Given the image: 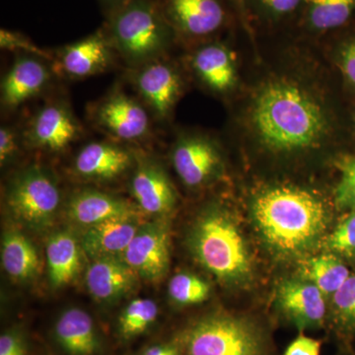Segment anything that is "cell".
<instances>
[{
    "mask_svg": "<svg viewBox=\"0 0 355 355\" xmlns=\"http://www.w3.org/2000/svg\"><path fill=\"white\" fill-rule=\"evenodd\" d=\"M137 211H140L137 205L125 198L92 189L74 193L67 202L69 218L87 227L114 217Z\"/></svg>",
    "mask_w": 355,
    "mask_h": 355,
    "instance_id": "21",
    "label": "cell"
},
{
    "mask_svg": "<svg viewBox=\"0 0 355 355\" xmlns=\"http://www.w3.org/2000/svg\"><path fill=\"white\" fill-rule=\"evenodd\" d=\"M102 1L103 3L107 6V8H108L112 13H114V11L121 8L123 4L127 3L128 0H102Z\"/></svg>",
    "mask_w": 355,
    "mask_h": 355,
    "instance_id": "39",
    "label": "cell"
},
{
    "mask_svg": "<svg viewBox=\"0 0 355 355\" xmlns=\"http://www.w3.org/2000/svg\"><path fill=\"white\" fill-rule=\"evenodd\" d=\"M6 355H26V347L24 345V347H20L19 349L15 350V352Z\"/></svg>",
    "mask_w": 355,
    "mask_h": 355,
    "instance_id": "40",
    "label": "cell"
},
{
    "mask_svg": "<svg viewBox=\"0 0 355 355\" xmlns=\"http://www.w3.org/2000/svg\"><path fill=\"white\" fill-rule=\"evenodd\" d=\"M275 303L280 313L299 329L319 328L326 320V296L304 277L280 282Z\"/></svg>",
    "mask_w": 355,
    "mask_h": 355,
    "instance_id": "13",
    "label": "cell"
},
{
    "mask_svg": "<svg viewBox=\"0 0 355 355\" xmlns=\"http://www.w3.org/2000/svg\"><path fill=\"white\" fill-rule=\"evenodd\" d=\"M305 24L311 32L340 29L355 17V0H305Z\"/></svg>",
    "mask_w": 355,
    "mask_h": 355,
    "instance_id": "25",
    "label": "cell"
},
{
    "mask_svg": "<svg viewBox=\"0 0 355 355\" xmlns=\"http://www.w3.org/2000/svg\"><path fill=\"white\" fill-rule=\"evenodd\" d=\"M108 37L130 69L163 58L171 46L173 27L149 0H128L112 13Z\"/></svg>",
    "mask_w": 355,
    "mask_h": 355,
    "instance_id": "4",
    "label": "cell"
},
{
    "mask_svg": "<svg viewBox=\"0 0 355 355\" xmlns=\"http://www.w3.org/2000/svg\"><path fill=\"white\" fill-rule=\"evenodd\" d=\"M188 355H266L258 324L246 317L216 313L198 320L184 338Z\"/></svg>",
    "mask_w": 355,
    "mask_h": 355,
    "instance_id": "5",
    "label": "cell"
},
{
    "mask_svg": "<svg viewBox=\"0 0 355 355\" xmlns=\"http://www.w3.org/2000/svg\"><path fill=\"white\" fill-rule=\"evenodd\" d=\"M166 12L172 27L191 38L214 34L225 22L219 0H167Z\"/></svg>",
    "mask_w": 355,
    "mask_h": 355,
    "instance_id": "19",
    "label": "cell"
},
{
    "mask_svg": "<svg viewBox=\"0 0 355 355\" xmlns=\"http://www.w3.org/2000/svg\"><path fill=\"white\" fill-rule=\"evenodd\" d=\"M324 247L328 253L340 258H355V210H352L335 230L324 239Z\"/></svg>",
    "mask_w": 355,
    "mask_h": 355,
    "instance_id": "30",
    "label": "cell"
},
{
    "mask_svg": "<svg viewBox=\"0 0 355 355\" xmlns=\"http://www.w3.org/2000/svg\"><path fill=\"white\" fill-rule=\"evenodd\" d=\"M137 157L125 147L114 142L95 141L77 153L73 171L89 181L110 182L123 176L135 167Z\"/></svg>",
    "mask_w": 355,
    "mask_h": 355,
    "instance_id": "15",
    "label": "cell"
},
{
    "mask_svg": "<svg viewBox=\"0 0 355 355\" xmlns=\"http://www.w3.org/2000/svg\"><path fill=\"white\" fill-rule=\"evenodd\" d=\"M144 355H181L177 347L172 345H155L146 350Z\"/></svg>",
    "mask_w": 355,
    "mask_h": 355,
    "instance_id": "37",
    "label": "cell"
},
{
    "mask_svg": "<svg viewBox=\"0 0 355 355\" xmlns=\"http://www.w3.org/2000/svg\"><path fill=\"white\" fill-rule=\"evenodd\" d=\"M340 182L335 190L336 207L343 210H355V156L338 161Z\"/></svg>",
    "mask_w": 355,
    "mask_h": 355,
    "instance_id": "31",
    "label": "cell"
},
{
    "mask_svg": "<svg viewBox=\"0 0 355 355\" xmlns=\"http://www.w3.org/2000/svg\"><path fill=\"white\" fill-rule=\"evenodd\" d=\"M331 316L336 326L345 334H355V272L331 296Z\"/></svg>",
    "mask_w": 355,
    "mask_h": 355,
    "instance_id": "29",
    "label": "cell"
},
{
    "mask_svg": "<svg viewBox=\"0 0 355 355\" xmlns=\"http://www.w3.org/2000/svg\"><path fill=\"white\" fill-rule=\"evenodd\" d=\"M139 212L114 217L88 227L81 245L89 258L121 257L144 223Z\"/></svg>",
    "mask_w": 355,
    "mask_h": 355,
    "instance_id": "18",
    "label": "cell"
},
{
    "mask_svg": "<svg viewBox=\"0 0 355 355\" xmlns=\"http://www.w3.org/2000/svg\"><path fill=\"white\" fill-rule=\"evenodd\" d=\"M250 216L266 249L282 260H295L324 241L329 203L321 193L288 183L268 184L254 191Z\"/></svg>",
    "mask_w": 355,
    "mask_h": 355,
    "instance_id": "2",
    "label": "cell"
},
{
    "mask_svg": "<svg viewBox=\"0 0 355 355\" xmlns=\"http://www.w3.org/2000/svg\"><path fill=\"white\" fill-rule=\"evenodd\" d=\"M191 67L198 81L214 94H230L237 87L239 76L235 57L225 44L200 46L191 55Z\"/></svg>",
    "mask_w": 355,
    "mask_h": 355,
    "instance_id": "17",
    "label": "cell"
},
{
    "mask_svg": "<svg viewBox=\"0 0 355 355\" xmlns=\"http://www.w3.org/2000/svg\"><path fill=\"white\" fill-rule=\"evenodd\" d=\"M335 53V62L343 79L355 89V36L340 43Z\"/></svg>",
    "mask_w": 355,
    "mask_h": 355,
    "instance_id": "34",
    "label": "cell"
},
{
    "mask_svg": "<svg viewBox=\"0 0 355 355\" xmlns=\"http://www.w3.org/2000/svg\"><path fill=\"white\" fill-rule=\"evenodd\" d=\"M191 253L219 282L243 286L253 279L254 263L234 216L220 205H210L196 219L189 238Z\"/></svg>",
    "mask_w": 355,
    "mask_h": 355,
    "instance_id": "3",
    "label": "cell"
},
{
    "mask_svg": "<svg viewBox=\"0 0 355 355\" xmlns=\"http://www.w3.org/2000/svg\"><path fill=\"white\" fill-rule=\"evenodd\" d=\"M1 261L7 275L18 282L31 280L38 275L40 258L36 248L16 231H9L3 236Z\"/></svg>",
    "mask_w": 355,
    "mask_h": 355,
    "instance_id": "24",
    "label": "cell"
},
{
    "mask_svg": "<svg viewBox=\"0 0 355 355\" xmlns=\"http://www.w3.org/2000/svg\"><path fill=\"white\" fill-rule=\"evenodd\" d=\"M242 128L254 146L280 158L323 150L336 133L329 96L310 74L279 70L263 76L245 104Z\"/></svg>",
    "mask_w": 355,
    "mask_h": 355,
    "instance_id": "1",
    "label": "cell"
},
{
    "mask_svg": "<svg viewBox=\"0 0 355 355\" xmlns=\"http://www.w3.org/2000/svg\"><path fill=\"white\" fill-rule=\"evenodd\" d=\"M92 118L102 132L121 141H137L150 132L146 107L121 91L103 98L93 109Z\"/></svg>",
    "mask_w": 355,
    "mask_h": 355,
    "instance_id": "9",
    "label": "cell"
},
{
    "mask_svg": "<svg viewBox=\"0 0 355 355\" xmlns=\"http://www.w3.org/2000/svg\"><path fill=\"white\" fill-rule=\"evenodd\" d=\"M80 247L69 232H58L46 244V263L51 286L60 288L69 284L80 270Z\"/></svg>",
    "mask_w": 355,
    "mask_h": 355,
    "instance_id": "23",
    "label": "cell"
},
{
    "mask_svg": "<svg viewBox=\"0 0 355 355\" xmlns=\"http://www.w3.org/2000/svg\"><path fill=\"white\" fill-rule=\"evenodd\" d=\"M173 167L184 186L200 189L218 179L223 157L214 139L200 133H187L172 148Z\"/></svg>",
    "mask_w": 355,
    "mask_h": 355,
    "instance_id": "7",
    "label": "cell"
},
{
    "mask_svg": "<svg viewBox=\"0 0 355 355\" xmlns=\"http://www.w3.org/2000/svg\"><path fill=\"white\" fill-rule=\"evenodd\" d=\"M130 70L142 104L158 120L169 119L183 94V77L177 67L160 58Z\"/></svg>",
    "mask_w": 355,
    "mask_h": 355,
    "instance_id": "8",
    "label": "cell"
},
{
    "mask_svg": "<svg viewBox=\"0 0 355 355\" xmlns=\"http://www.w3.org/2000/svg\"><path fill=\"white\" fill-rule=\"evenodd\" d=\"M62 193L57 180L46 168L32 165L18 173L7 188L6 202L14 216L35 230L51 225Z\"/></svg>",
    "mask_w": 355,
    "mask_h": 355,
    "instance_id": "6",
    "label": "cell"
},
{
    "mask_svg": "<svg viewBox=\"0 0 355 355\" xmlns=\"http://www.w3.org/2000/svg\"><path fill=\"white\" fill-rule=\"evenodd\" d=\"M0 48L6 51H20L24 55H34L44 60H53V55L50 53L39 48L27 37L6 29H1L0 31Z\"/></svg>",
    "mask_w": 355,
    "mask_h": 355,
    "instance_id": "33",
    "label": "cell"
},
{
    "mask_svg": "<svg viewBox=\"0 0 355 355\" xmlns=\"http://www.w3.org/2000/svg\"><path fill=\"white\" fill-rule=\"evenodd\" d=\"M170 297L179 305H196L209 298L210 287L205 280L193 273H177L168 286Z\"/></svg>",
    "mask_w": 355,
    "mask_h": 355,
    "instance_id": "28",
    "label": "cell"
},
{
    "mask_svg": "<svg viewBox=\"0 0 355 355\" xmlns=\"http://www.w3.org/2000/svg\"><path fill=\"white\" fill-rule=\"evenodd\" d=\"M116 53L108 35L97 32L58 51L57 64L71 79H84L106 71Z\"/></svg>",
    "mask_w": 355,
    "mask_h": 355,
    "instance_id": "14",
    "label": "cell"
},
{
    "mask_svg": "<svg viewBox=\"0 0 355 355\" xmlns=\"http://www.w3.org/2000/svg\"><path fill=\"white\" fill-rule=\"evenodd\" d=\"M20 133L15 128L2 125L0 128V165L6 167L19 153Z\"/></svg>",
    "mask_w": 355,
    "mask_h": 355,
    "instance_id": "35",
    "label": "cell"
},
{
    "mask_svg": "<svg viewBox=\"0 0 355 355\" xmlns=\"http://www.w3.org/2000/svg\"><path fill=\"white\" fill-rule=\"evenodd\" d=\"M139 279L158 282L165 277L170 265V236L167 224L158 221L142 223L121 257Z\"/></svg>",
    "mask_w": 355,
    "mask_h": 355,
    "instance_id": "11",
    "label": "cell"
},
{
    "mask_svg": "<svg viewBox=\"0 0 355 355\" xmlns=\"http://www.w3.org/2000/svg\"><path fill=\"white\" fill-rule=\"evenodd\" d=\"M137 273L121 257L95 259L86 272V286L98 301L110 302L123 297L139 282Z\"/></svg>",
    "mask_w": 355,
    "mask_h": 355,
    "instance_id": "20",
    "label": "cell"
},
{
    "mask_svg": "<svg viewBox=\"0 0 355 355\" xmlns=\"http://www.w3.org/2000/svg\"><path fill=\"white\" fill-rule=\"evenodd\" d=\"M83 133L80 123L64 101L44 105L32 116L23 133L26 144L49 153H62Z\"/></svg>",
    "mask_w": 355,
    "mask_h": 355,
    "instance_id": "10",
    "label": "cell"
},
{
    "mask_svg": "<svg viewBox=\"0 0 355 355\" xmlns=\"http://www.w3.org/2000/svg\"><path fill=\"white\" fill-rule=\"evenodd\" d=\"M305 0H248L251 7L261 18L270 22H279L295 13L304 6Z\"/></svg>",
    "mask_w": 355,
    "mask_h": 355,
    "instance_id": "32",
    "label": "cell"
},
{
    "mask_svg": "<svg viewBox=\"0 0 355 355\" xmlns=\"http://www.w3.org/2000/svg\"><path fill=\"white\" fill-rule=\"evenodd\" d=\"M130 189L135 205L148 216L162 219L176 207L177 193L171 180L153 158H137Z\"/></svg>",
    "mask_w": 355,
    "mask_h": 355,
    "instance_id": "12",
    "label": "cell"
},
{
    "mask_svg": "<svg viewBox=\"0 0 355 355\" xmlns=\"http://www.w3.org/2000/svg\"><path fill=\"white\" fill-rule=\"evenodd\" d=\"M233 3L237 9L238 12L241 17L243 25L246 28L248 32L251 34V28L249 27V21H248V14H249V7H248V0H232Z\"/></svg>",
    "mask_w": 355,
    "mask_h": 355,
    "instance_id": "38",
    "label": "cell"
},
{
    "mask_svg": "<svg viewBox=\"0 0 355 355\" xmlns=\"http://www.w3.org/2000/svg\"><path fill=\"white\" fill-rule=\"evenodd\" d=\"M55 335L60 347L70 355H94L100 349L92 318L78 308L67 310L58 318Z\"/></svg>",
    "mask_w": 355,
    "mask_h": 355,
    "instance_id": "22",
    "label": "cell"
},
{
    "mask_svg": "<svg viewBox=\"0 0 355 355\" xmlns=\"http://www.w3.org/2000/svg\"><path fill=\"white\" fill-rule=\"evenodd\" d=\"M321 343L315 338L300 335L287 347L284 355H320Z\"/></svg>",
    "mask_w": 355,
    "mask_h": 355,
    "instance_id": "36",
    "label": "cell"
},
{
    "mask_svg": "<svg viewBox=\"0 0 355 355\" xmlns=\"http://www.w3.org/2000/svg\"><path fill=\"white\" fill-rule=\"evenodd\" d=\"M158 306L148 298H137L125 308L119 319V333L125 340L148 330L157 320Z\"/></svg>",
    "mask_w": 355,
    "mask_h": 355,
    "instance_id": "27",
    "label": "cell"
},
{
    "mask_svg": "<svg viewBox=\"0 0 355 355\" xmlns=\"http://www.w3.org/2000/svg\"><path fill=\"white\" fill-rule=\"evenodd\" d=\"M350 272L340 257L327 253L306 261L303 277L310 280L324 296H333L349 279Z\"/></svg>",
    "mask_w": 355,
    "mask_h": 355,
    "instance_id": "26",
    "label": "cell"
},
{
    "mask_svg": "<svg viewBox=\"0 0 355 355\" xmlns=\"http://www.w3.org/2000/svg\"><path fill=\"white\" fill-rule=\"evenodd\" d=\"M44 60L28 55L14 60L1 80L2 108L12 111L43 92L51 78L50 69Z\"/></svg>",
    "mask_w": 355,
    "mask_h": 355,
    "instance_id": "16",
    "label": "cell"
}]
</instances>
